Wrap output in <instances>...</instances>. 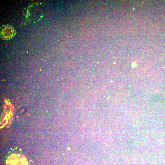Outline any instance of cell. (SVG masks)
Returning <instances> with one entry per match:
<instances>
[{
	"mask_svg": "<svg viewBox=\"0 0 165 165\" xmlns=\"http://www.w3.org/2000/svg\"><path fill=\"white\" fill-rule=\"evenodd\" d=\"M7 165H28L26 158L19 154L11 155L6 160Z\"/></svg>",
	"mask_w": 165,
	"mask_h": 165,
	"instance_id": "obj_1",
	"label": "cell"
},
{
	"mask_svg": "<svg viewBox=\"0 0 165 165\" xmlns=\"http://www.w3.org/2000/svg\"><path fill=\"white\" fill-rule=\"evenodd\" d=\"M16 31L11 26L3 25L1 28L0 36L2 39L7 40L12 38L15 34Z\"/></svg>",
	"mask_w": 165,
	"mask_h": 165,
	"instance_id": "obj_2",
	"label": "cell"
}]
</instances>
